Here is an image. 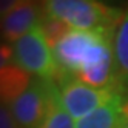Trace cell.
Wrapping results in <instances>:
<instances>
[{
	"label": "cell",
	"mask_w": 128,
	"mask_h": 128,
	"mask_svg": "<svg viewBox=\"0 0 128 128\" xmlns=\"http://www.w3.org/2000/svg\"><path fill=\"white\" fill-rule=\"evenodd\" d=\"M113 39L104 32L70 30L52 48L59 72L94 88L126 93L128 85L117 68Z\"/></svg>",
	"instance_id": "6da1fadb"
},
{
	"label": "cell",
	"mask_w": 128,
	"mask_h": 128,
	"mask_svg": "<svg viewBox=\"0 0 128 128\" xmlns=\"http://www.w3.org/2000/svg\"><path fill=\"white\" fill-rule=\"evenodd\" d=\"M45 16L66 23L72 30L96 31L114 37L124 14L102 0H42Z\"/></svg>",
	"instance_id": "7a4b0ae2"
},
{
	"label": "cell",
	"mask_w": 128,
	"mask_h": 128,
	"mask_svg": "<svg viewBox=\"0 0 128 128\" xmlns=\"http://www.w3.org/2000/svg\"><path fill=\"white\" fill-rule=\"evenodd\" d=\"M12 60L16 65H19L30 74H34L36 77L54 79L59 76L52 48L45 37L40 23L14 42Z\"/></svg>",
	"instance_id": "3957f363"
},
{
	"label": "cell",
	"mask_w": 128,
	"mask_h": 128,
	"mask_svg": "<svg viewBox=\"0 0 128 128\" xmlns=\"http://www.w3.org/2000/svg\"><path fill=\"white\" fill-rule=\"evenodd\" d=\"M56 84L59 88L60 102L74 120L88 116L119 94L111 90L94 88L76 77L62 74V72H59Z\"/></svg>",
	"instance_id": "277c9868"
},
{
	"label": "cell",
	"mask_w": 128,
	"mask_h": 128,
	"mask_svg": "<svg viewBox=\"0 0 128 128\" xmlns=\"http://www.w3.org/2000/svg\"><path fill=\"white\" fill-rule=\"evenodd\" d=\"M54 79H32L25 93L10 105L20 128H39L50 105V93Z\"/></svg>",
	"instance_id": "5b68a950"
},
{
	"label": "cell",
	"mask_w": 128,
	"mask_h": 128,
	"mask_svg": "<svg viewBox=\"0 0 128 128\" xmlns=\"http://www.w3.org/2000/svg\"><path fill=\"white\" fill-rule=\"evenodd\" d=\"M43 17V10L36 0H25L0 19V36L6 42H17L36 28Z\"/></svg>",
	"instance_id": "8992f818"
},
{
	"label": "cell",
	"mask_w": 128,
	"mask_h": 128,
	"mask_svg": "<svg viewBox=\"0 0 128 128\" xmlns=\"http://www.w3.org/2000/svg\"><path fill=\"white\" fill-rule=\"evenodd\" d=\"M31 82L32 77L30 72L16 63H8L0 70V104L11 105L28 90Z\"/></svg>",
	"instance_id": "52a82bcc"
},
{
	"label": "cell",
	"mask_w": 128,
	"mask_h": 128,
	"mask_svg": "<svg viewBox=\"0 0 128 128\" xmlns=\"http://www.w3.org/2000/svg\"><path fill=\"white\" fill-rule=\"evenodd\" d=\"M120 97L122 94H117L93 113L76 120V128H125Z\"/></svg>",
	"instance_id": "ba28073f"
},
{
	"label": "cell",
	"mask_w": 128,
	"mask_h": 128,
	"mask_svg": "<svg viewBox=\"0 0 128 128\" xmlns=\"http://www.w3.org/2000/svg\"><path fill=\"white\" fill-rule=\"evenodd\" d=\"M39 128H76L74 119L66 113V110L63 108V105L60 102L59 88L54 80L51 85L48 111H46V116H45L43 122L40 124Z\"/></svg>",
	"instance_id": "9c48e42d"
},
{
	"label": "cell",
	"mask_w": 128,
	"mask_h": 128,
	"mask_svg": "<svg viewBox=\"0 0 128 128\" xmlns=\"http://www.w3.org/2000/svg\"><path fill=\"white\" fill-rule=\"evenodd\" d=\"M113 50L117 68L128 85V10L124 14L120 25L117 26L114 39H113Z\"/></svg>",
	"instance_id": "30bf717a"
},
{
	"label": "cell",
	"mask_w": 128,
	"mask_h": 128,
	"mask_svg": "<svg viewBox=\"0 0 128 128\" xmlns=\"http://www.w3.org/2000/svg\"><path fill=\"white\" fill-rule=\"evenodd\" d=\"M40 26H42L43 34H45V37H46V40H48L51 48L56 46L57 42L60 39H63V36H65L70 30H72L66 23H63V22H60L57 19H52V17H50V16H45V14L42 17Z\"/></svg>",
	"instance_id": "8fae6325"
},
{
	"label": "cell",
	"mask_w": 128,
	"mask_h": 128,
	"mask_svg": "<svg viewBox=\"0 0 128 128\" xmlns=\"http://www.w3.org/2000/svg\"><path fill=\"white\" fill-rule=\"evenodd\" d=\"M0 128H20L11 110L3 104H0Z\"/></svg>",
	"instance_id": "7c38bea8"
},
{
	"label": "cell",
	"mask_w": 128,
	"mask_h": 128,
	"mask_svg": "<svg viewBox=\"0 0 128 128\" xmlns=\"http://www.w3.org/2000/svg\"><path fill=\"white\" fill-rule=\"evenodd\" d=\"M12 59V46L5 42H0V70L8 65V62Z\"/></svg>",
	"instance_id": "4fadbf2b"
},
{
	"label": "cell",
	"mask_w": 128,
	"mask_h": 128,
	"mask_svg": "<svg viewBox=\"0 0 128 128\" xmlns=\"http://www.w3.org/2000/svg\"><path fill=\"white\" fill-rule=\"evenodd\" d=\"M22 2H25V0H0V19L5 17L8 12H11Z\"/></svg>",
	"instance_id": "5bb4252c"
},
{
	"label": "cell",
	"mask_w": 128,
	"mask_h": 128,
	"mask_svg": "<svg viewBox=\"0 0 128 128\" xmlns=\"http://www.w3.org/2000/svg\"><path fill=\"white\" fill-rule=\"evenodd\" d=\"M120 106H122V114L125 119V128H128V91L124 93L120 97Z\"/></svg>",
	"instance_id": "9a60e30c"
}]
</instances>
